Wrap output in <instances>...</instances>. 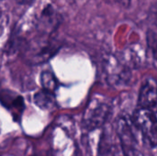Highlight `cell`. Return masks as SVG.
I'll use <instances>...</instances> for the list:
<instances>
[{"label": "cell", "instance_id": "cell-1", "mask_svg": "<svg viewBox=\"0 0 157 156\" xmlns=\"http://www.w3.org/2000/svg\"><path fill=\"white\" fill-rule=\"evenodd\" d=\"M111 112L109 103L94 98L92 99L84 113L82 125L86 131H94L100 128L108 120Z\"/></svg>", "mask_w": 157, "mask_h": 156}, {"label": "cell", "instance_id": "cell-2", "mask_svg": "<svg viewBox=\"0 0 157 156\" xmlns=\"http://www.w3.org/2000/svg\"><path fill=\"white\" fill-rule=\"evenodd\" d=\"M133 124L152 147L157 146V117L155 111L140 108L133 116Z\"/></svg>", "mask_w": 157, "mask_h": 156}, {"label": "cell", "instance_id": "cell-3", "mask_svg": "<svg viewBox=\"0 0 157 156\" xmlns=\"http://www.w3.org/2000/svg\"><path fill=\"white\" fill-rule=\"evenodd\" d=\"M140 108L150 110L157 109V80L149 77L143 83L138 98Z\"/></svg>", "mask_w": 157, "mask_h": 156}, {"label": "cell", "instance_id": "cell-4", "mask_svg": "<svg viewBox=\"0 0 157 156\" xmlns=\"http://www.w3.org/2000/svg\"><path fill=\"white\" fill-rule=\"evenodd\" d=\"M0 104L10 112L14 120H20L25 109L24 98L21 96L10 90H2L0 91Z\"/></svg>", "mask_w": 157, "mask_h": 156}, {"label": "cell", "instance_id": "cell-5", "mask_svg": "<svg viewBox=\"0 0 157 156\" xmlns=\"http://www.w3.org/2000/svg\"><path fill=\"white\" fill-rule=\"evenodd\" d=\"M59 14L52 6H47L43 7L40 14L37 17V30L40 33L51 35L52 32L55 30L59 26Z\"/></svg>", "mask_w": 157, "mask_h": 156}, {"label": "cell", "instance_id": "cell-6", "mask_svg": "<svg viewBox=\"0 0 157 156\" xmlns=\"http://www.w3.org/2000/svg\"><path fill=\"white\" fill-rule=\"evenodd\" d=\"M117 132L120 137L123 153L135 149V138L132 129L131 122L125 119L121 118L117 122Z\"/></svg>", "mask_w": 157, "mask_h": 156}, {"label": "cell", "instance_id": "cell-7", "mask_svg": "<svg viewBox=\"0 0 157 156\" xmlns=\"http://www.w3.org/2000/svg\"><path fill=\"white\" fill-rule=\"evenodd\" d=\"M33 101L38 108L46 111L53 110L57 107L54 93L43 88L35 93L33 97Z\"/></svg>", "mask_w": 157, "mask_h": 156}, {"label": "cell", "instance_id": "cell-8", "mask_svg": "<svg viewBox=\"0 0 157 156\" xmlns=\"http://www.w3.org/2000/svg\"><path fill=\"white\" fill-rule=\"evenodd\" d=\"M40 84L43 89L53 92L58 87V81L54 74L50 71H43L40 74Z\"/></svg>", "mask_w": 157, "mask_h": 156}, {"label": "cell", "instance_id": "cell-9", "mask_svg": "<svg viewBox=\"0 0 157 156\" xmlns=\"http://www.w3.org/2000/svg\"><path fill=\"white\" fill-rule=\"evenodd\" d=\"M105 1L110 5L119 6L124 8H128L131 6V0H105Z\"/></svg>", "mask_w": 157, "mask_h": 156}, {"label": "cell", "instance_id": "cell-10", "mask_svg": "<svg viewBox=\"0 0 157 156\" xmlns=\"http://www.w3.org/2000/svg\"><path fill=\"white\" fill-rule=\"evenodd\" d=\"M124 156H143L140 153H138V151L136 149L128 151L126 153H124Z\"/></svg>", "mask_w": 157, "mask_h": 156}, {"label": "cell", "instance_id": "cell-11", "mask_svg": "<svg viewBox=\"0 0 157 156\" xmlns=\"http://www.w3.org/2000/svg\"><path fill=\"white\" fill-rule=\"evenodd\" d=\"M153 13H154V17H155V24L157 26V3L153 7Z\"/></svg>", "mask_w": 157, "mask_h": 156}, {"label": "cell", "instance_id": "cell-12", "mask_svg": "<svg viewBox=\"0 0 157 156\" xmlns=\"http://www.w3.org/2000/svg\"><path fill=\"white\" fill-rule=\"evenodd\" d=\"M34 0H17V3L19 4H22V5H29V4H31Z\"/></svg>", "mask_w": 157, "mask_h": 156}, {"label": "cell", "instance_id": "cell-13", "mask_svg": "<svg viewBox=\"0 0 157 156\" xmlns=\"http://www.w3.org/2000/svg\"><path fill=\"white\" fill-rule=\"evenodd\" d=\"M30 156H48L46 155V154H32V155Z\"/></svg>", "mask_w": 157, "mask_h": 156}, {"label": "cell", "instance_id": "cell-14", "mask_svg": "<svg viewBox=\"0 0 157 156\" xmlns=\"http://www.w3.org/2000/svg\"><path fill=\"white\" fill-rule=\"evenodd\" d=\"M0 14H1V11H0Z\"/></svg>", "mask_w": 157, "mask_h": 156}, {"label": "cell", "instance_id": "cell-15", "mask_svg": "<svg viewBox=\"0 0 157 156\" xmlns=\"http://www.w3.org/2000/svg\"><path fill=\"white\" fill-rule=\"evenodd\" d=\"M0 1H1V0H0Z\"/></svg>", "mask_w": 157, "mask_h": 156}, {"label": "cell", "instance_id": "cell-16", "mask_svg": "<svg viewBox=\"0 0 157 156\" xmlns=\"http://www.w3.org/2000/svg\"><path fill=\"white\" fill-rule=\"evenodd\" d=\"M79 156H80V155H79Z\"/></svg>", "mask_w": 157, "mask_h": 156}]
</instances>
